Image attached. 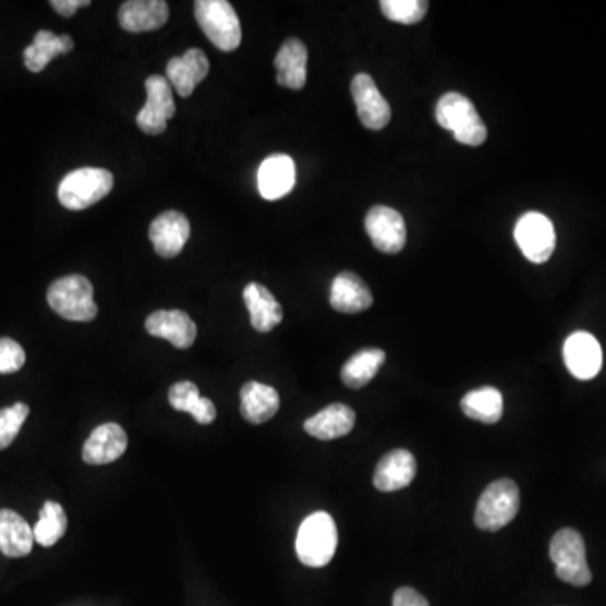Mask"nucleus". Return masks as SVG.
<instances>
[{"label": "nucleus", "mask_w": 606, "mask_h": 606, "mask_svg": "<svg viewBox=\"0 0 606 606\" xmlns=\"http://www.w3.org/2000/svg\"><path fill=\"white\" fill-rule=\"evenodd\" d=\"M438 125L448 130L460 144L478 147L487 141V126L477 108L462 93H445L435 110Z\"/></svg>", "instance_id": "nucleus-1"}, {"label": "nucleus", "mask_w": 606, "mask_h": 606, "mask_svg": "<svg viewBox=\"0 0 606 606\" xmlns=\"http://www.w3.org/2000/svg\"><path fill=\"white\" fill-rule=\"evenodd\" d=\"M336 522L327 512H314L300 525L295 549L300 562L311 568H322L332 561L337 552Z\"/></svg>", "instance_id": "nucleus-2"}, {"label": "nucleus", "mask_w": 606, "mask_h": 606, "mask_svg": "<svg viewBox=\"0 0 606 606\" xmlns=\"http://www.w3.org/2000/svg\"><path fill=\"white\" fill-rule=\"evenodd\" d=\"M48 303L56 314L66 320L89 322L98 314L92 281L83 275H68L52 281L48 290Z\"/></svg>", "instance_id": "nucleus-3"}, {"label": "nucleus", "mask_w": 606, "mask_h": 606, "mask_svg": "<svg viewBox=\"0 0 606 606\" xmlns=\"http://www.w3.org/2000/svg\"><path fill=\"white\" fill-rule=\"evenodd\" d=\"M113 189L110 170L98 167H83L73 170L61 181L58 199L70 211H83L107 197Z\"/></svg>", "instance_id": "nucleus-4"}, {"label": "nucleus", "mask_w": 606, "mask_h": 606, "mask_svg": "<svg viewBox=\"0 0 606 606\" xmlns=\"http://www.w3.org/2000/svg\"><path fill=\"white\" fill-rule=\"evenodd\" d=\"M194 14L201 29L216 48L226 52L240 48L243 33H241L240 17L230 2L197 0L194 4Z\"/></svg>", "instance_id": "nucleus-5"}, {"label": "nucleus", "mask_w": 606, "mask_h": 606, "mask_svg": "<svg viewBox=\"0 0 606 606\" xmlns=\"http://www.w3.org/2000/svg\"><path fill=\"white\" fill-rule=\"evenodd\" d=\"M519 506H521V496L516 482L509 478L492 482L478 499L475 525L482 531L496 533L514 521Z\"/></svg>", "instance_id": "nucleus-6"}, {"label": "nucleus", "mask_w": 606, "mask_h": 606, "mask_svg": "<svg viewBox=\"0 0 606 606\" xmlns=\"http://www.w3.org/2000/svg\"><path fill=\"white\" fill-rule=\"evenodd\" d=\"M549 556L556 566V577L573 586H586L592 583V571L586 562V547L583 536L574 529L558 531L552 540Z\"/></svg>", "instance_id": "nucleus-7"}, {"label": "nucleus", "mask_w": 606, "mask_h": 606, "mask_svg": "<svg viewBox=\"0 0 606 606\" xmlns=\"http://www.w3.org/2000/svg\"><path fill=\"white\" fill-rule=\"evenodd\" d=\"M145 89H147V104L138 111V129L147 135L163 134L167 122L175 116L172 86L166 76L152 74L145 80Z\"/></svg>", "instance_id": "nucleus-8"}, {"label": "nucleus", "mask_w": 606, "mask_h": 606, "mask_svg": "<svg viewBox=\"0 0 606 606\" xmlns=\"http://www.w3.org/2000/svg\"><path fill=\"white\" fill-rule=\"evenodd\" d=\"M522 255L533 263H546L556 249V231L552 219L541 213H525L514 230Z\"/></svg>", "instance_id": "nucleus-9"}, {"label": "nucleus", "mask_w": 606, "mask_h": 606, "mask_svg": "<svg viewBox=\"0 0 606 606\" xmlns=\"http://www.w3.org/2000/svg\"><path fill=\"white\" fill-rule=\"evenodd\" d=\"M366 231L374 249L395 255L407 244V225L403 216L388 206L371 207L366 216Z\"/></svg>", "instance_id": "nucleus-10"}, {"label": "nucleus", "mask_w": 606, "mask_h": 606, "mask_svg": "<svg viewBox=\"0 0 606 606\" xmlns=\"http://www.w3.org/2000/svg\"><path fill=\"white\" fill-rule=\"evenodd\" d=\"M351 92L361 123L369 130L385 129L391 120V107L369 74H355Z\"/></svg>", "instance_id": "nucleus-11"}, {"label": "nucleus", "mask_w": 606, "mask_h": 606, "mask_svg": "<svg viewBox=\"0 0 606 606\" xmlns=\"http://www.w3.org/2000/svg\"><path fill=\"white\" fill-rule=\"evenodd\" d=\"M191 237V225L179 211H166L157 216L148 230L156 253L162 258H174L184 250Z\"/></svg>", "instance_id": "nucleus-12"}, {"label": "nucleus", "mask_w": 606, "mask_h": 606, "mask_svg": "<svg viewBox=\"0 0 606 606\" xmlns=\"http://www.w3.org/2000/svg\"><path fill=\"white\" fill-rule=\"evenodd\" d=\"M565 363L578 379L589 381L598 376L602 369L603 354L598 340L589 332L571 334L565 342Z\"/></svg>", "instance_id": "nucleus-13"}, {"label": "nucleus", "mask_w": 606, "mask_h": 606, "mask_svg": "<svg viewBox=\"0 0 606 606\" xmlns=\"http://www.w3.org/2000/svg\"><path fill=\"white\" fill-rule=\"evenodd\" d=\"M296 169L292 157L275 154L263 160L258 169V191L263 199L277 201L295 187Z\"/></svg>", "instance_id": "nucleus-14"}, {"label": "nucleus", "mask_w": 606, "mask_h": 606, "mask_svg": "<svg viewBox=\"0 0 606 606\" xmlns=\"http://www.w3.org/2000/svg\"><path fill=\"white\" fill-rule=\"evenodd\" d=\"M145 329L150 336L169 340L178 349H189L194 344L197 327L193 318L182 311H157L148 315Z\"/></svg>", "instance_id": "nucleus-15"}, {"label": "nucleus", "mask_w": 606, "mask_h": 606, "mask_svg": "<svg viewBox=\"0 0 606 606\" xmlns=\"http://www.w3.org/2000/svg\"><path fill=\"white\" fill-rule=\"evenodd\" d=\"M129 438L125 429L117 423H105L89 435L83 447V460L88 465H107L125 453Z\"/></svg>", "instance_id": "nucleus-16"}, {"label": "nucleus", "mask_w": 606, "mask_h": 606, "mask_svg": "<svg viewBox=\"0 0 606 606\" xmlns=\"http://www.w3.org/2000/svg\"><path fill=\"white\" fill-rule=\"evenodd\" d=\"M207 73H209V61H207L206 52L193 48L187 49L178 58H172L167 63L166 78L181 97L187 98L193 95L194 88L206 78Z\"/></svg>", "instance_id": "nucleus-17"}, {"label": "nucleus", "mask_w": 606, "mask_h": 606, "mask_svg": "<svg viewBox=\"0 0 606 606\" xmlns=\"http://www.w3.org/2000/svg\"><path fill=\"white\" fill-rule=\"evenodd\" d=\"M169 19V5L163 0H129L119 11V23L126 33L157 31Z\"/></svg>", "instance_id": "nucleus-18"}, {"label": "nucleus", "mask_w": 606, "mask_h": 606, "mask_svg": "<svg viewBox=\"0 0 606 606\" xmlns=\"http://www.w3.org/2000/svg\"><path fill=\"white\" fill-rule=\"evenodd\" d=\"M416 460L408 450H392L383 457L374 472V487L381 492H396L408 487L416 477Z\"/></svg>", "instance_id": "nucleus-19"}, {"label": "nucleus", "mask_w": 606, "mask_h": 606, "mask_svg": "<svg viewBox=\"0 0 606 606\" xmlns=\"http://www.w3.org/2000/svg\"><path fill=\"white\" fill-rule=\"evenodd\" d=\"M330 305L340 314H359L373 305V293L357 275L342 271L334 278Z\"/></svg>", "instance_id": "nucleus-20"}, {"label": "nucleus", "mask_w": 606, "mask_h": 606, "mask_svg": "<svg viewBox=\"0 0 606 606\" xmlns=\"http://www.w3.org/2000/svg\"><path fill=\"white\" fill-rule=\"evenodd\" d=\"M308 51L300 39H287L275 56L277 82L290 89H302L307 83Z\"/></svg>", "instance_id": "nucleus-21"}, {"label": "nucleus", "mask_w": 606, "mask_h": 606, "mask_svg": "<svg viewBox=\"0 0 606 606\" xmlns=\"http://www.w3.org/2000/svg\"><path fill=\"white\" fill-rule=\"evenodd\" d=\"M355 425V413L351 407L342 403H334L324 408L308 419L303 425L305 432L317 440H337L346 437Z\"/></svg>", "instance_id": "nucleus-22"}, {"label": "nucleus", "mask_w": 606, "mask_h": 606, "mask_svg": "<svg viewBox=\"0 0 606 606\" xmlns=\"http://www.w3.org/2000/svg\"><path fill=\"white\" fill-rule=\"evenodd\" d=\"M243 299L252 326L258 332H270L283 320V308L267 287L250 283L244 287Z\"/></svg>", "instance_id": "nucleus-23"}, {"label": "nucleus", "mask_w": 606, "mask_h": 606, "mask_svg": "<svg viewBox=\"0 0 606 606\" xmlns=\"http://www.w3.org/2000/svg\"><path fill=\"white\" fill-rule=\"evenodd\" d=\"M241 414L253 425L270 422L280 408L277 389L262 383L250 381L241 388Z\"/></svg>", "instance_id": "nucleus-24"}, {"label": "nucleus", "mask_w": 606, "mask_h": 606, "mask_svg": "<svg viewBox=\"0 0 606 606\" xmlns=\"http://www.w3.org/2000/svg\"><path fill=\"white\" fill-rule=\"evenodd\" d=\"M34 529L23 516L11 509H0V553L8 558H24L33 552Z\"/></svg>", "instance_id": "nucleus-25"}, {"label": "nucleus", "mask_w": 606, "mask_h": 606, "mask_svg": "<svg viewBox=\"0 0 606 606\" xmlns=\"http://www.w3.org/2000/svg\"><path fill=\"white\" fill-rule=\"evenodd\" d=\"M74 41L70 36H56L51 31H39L33 45L24 51V64L33 73H41L56 56L73 51Z\"/></svg>", "instance_id": "nucleus-26"}, {"label": "nucleus", "mask_w": 606, "mask_h": 606, "mask_svg": "<svg viewBox=\"0 0 606 606\" xmlns=\"http://www.w3.org/2000/svg\"><path fill=\"white\" fill-rule=\"evenodd\" d=\"M460 408L469 419L485 425H496L502 419V392L492 386L473 389L466 392L460 401Z\"/></svg>", "instance_id": "nucleus-27"}, {"label": "nucleus", "mask_w": 606, "mask_h": 606, "mask_svg": "<svg viewBox=\"0 0 606 606\" xmlns=\"http://www.w3.org/2000/svg\"><path fill=\"white\" fill-rule=\"evenodd\" d=\"M386 354L381 349H364L352 355L340 371V379L348 388L359 389L369 385L385 364Z\"/></svg>", "instance_id": "nucleus-28"}, {"label": "nucleus", "mask_w": 606, "mask_h": 606, "mask_svg": "<svg viewBox=\"0 0 606 606\" xmlns=\"http://www.w3.org/2000/svg\"><path fill=\"white\" fill-rule=\"evenodd\" d=\"M66 529L68 518L63 507H61V504L48 500L43 506L39 521L34 528V541L41 544L43 547L54 546L64 536Z\"/></svg>", "instance_id": "nucleus-29"}, {"label": "nucleus", "mask_w": 606, "mask_h": 606, "mask_svg": "<svg viewBox=\"0 0 606 606\" xmlns=\"http://www.w3.org/2000/svg\"><path fill=\"white\" fill-rule=\"evenodd\" d=\"M383 14L398 24H419L428 12L425 0H381Z\"/></svg>", "instance_id": "nucleus-30"}, {"label": "nucleus", "mask_w": 606, "mask_h": 606, "mask_svg": "<svg viewBox=\"0 0 606 606\" xmlns=\"http://www.w3.org/2000/svg\"><path fill=\"white\" fill-rule=\"evenodd\" d=\"M29 416V407L15 403L14 407L0 410V450L11 447Z\"/></svg>", "instance_id": "nucleus-31"}, {"label": "nucleus", "mask_w": 606, "mask_h": 606, "mask_svg": "<svg viewBox=\"0 0 606 606\" xmlns=\"http://www.w3.org/2000/svg\"><path fill=\"white\" fill-rule=\"evenodd\" d=\"M199 400V389H197L194 383H175V385L169 389L170 407L174 408V410L182 411V413H193Z\"/></svg>", "instance_id": "nucleus-32"}, {"label": "nucleus", "mask_w": 606, "mask_h": 606, "mask_svg": "<svg viewBox=\"0 0 606 606\" xmlns=\"http://www.w3.org/2000/svg\"><path fill=\"white\" fill-rule=\"evenodd\" d=\"M26 363V352L23 346L14 339L2 337L0 339V374L17 373Z\"/></svg>", "instance_id": "nucleus-33"}, {"label": "nucleus", "mask_w": 606, "mask_h": 606, "mask_svg": "<svg viewBox=\"0 0 606 606\" xmlns=\"http://www.w3.org/2000/svg\"><path fill=\"white\" fill-rule=\"evenodd\" d=\"M392 606H429L426 602L425 596L420 595L416 590L404 589L396 590L395 596H392Z\"/></svg>", "instance_id": "nucleus-34"}, {"label": "nucleus", "mask_w": 606, "mask_h": 606, "mask_svg": "<svg viewBox=\"0 0 606 606\" xmlns=\"http://www.w3.org/2000/svg\"><path fill=\"white\" fill-rule=\"evenodd\" d=\"M193 419L196 420L201 425H211L216 420V407L211 400L207 398H201L199 404H197L196 410L193 411Z\"/></svg>", "instance_id": "nucleus-35"}, {"label": "nucleus", "mask_w": 606, "mask_h": 606, "mask_svg": "<svg viewBox=\"0 0 606 606\" xmlns=\"http://www.w3.org/2000/svg\"><path fill=\"white\" fill-rule=\"evenodd\" d=\"M89 4H92L89 0H52L51 2L52 9L63 17H71L80 8H86Z\"/></svg>", "instance_id": "nucleus-36"}]
</instances>
